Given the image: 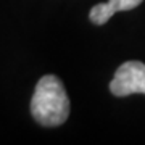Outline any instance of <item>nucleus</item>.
Returning <instances> with one entry per match:
<instances>
[{"instance_id":"nucleus-1","label":"nucleus","mask_w":145,"mask_h":145,"mask_svg":"<svg viewBox=\"0 0 145 145\" xmlns=\"http://www.w3.org/2000/svg\"><path fill=\"white\" fill-rule=\"evenodd\" d=\"M69 99L65 86L55 74H45L37 82L31 99V114L39 124L55 127L69 116Z\"/></svg>"},{"instance_id":"nucleus-2","label":"nucleus","mask_w":145,"mask_h":145,"mask_svg":"<svg viewBox=\"0 0 145 145\" xmlns=\"http://www.w3.org/2000/svg\"><path fill=\"white\" fill-rule=\"evenodd\" d=\"M110 92L116 97L145 93V65L135 60L123 63L110 82Z\"/></svg>"},{"instance_id":"nucleus-3","label":"nucleus","mask_w":145,"mask_h":145,"mask_svg":"<svg viewBox=\"0 0 145 145\" xmlns=\"http://www.w3.org/2000/svg\"><path fill=\"white\" fill-rule=\"evenodd\" d=\"M144 0H108L106 3H97L90 8L89 18L93 24H105L106 21L118 11H127L134 10L135 7H139Z\"/></svg>"}]
</instances>
